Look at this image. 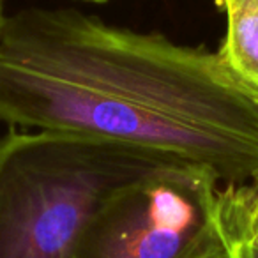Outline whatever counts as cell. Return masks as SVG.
Returning a JSON list of instances; mask_svg holds the SVG:
<instances>
[{"instance_id": "obj_7", "label": "cell", "mask_w": 258, "mask_h": 258, "mask_svg": "<svg viewBox=\"0 0 258 258\" xmlns=\"http://www.w3.org/2000/svg\"><path fill=\"white\" fill-rule=\"evenodd\" d=\"M8 18L9 16L6 15V0H0V36L4 32V27L8 23Z\"/></svg>"}, {"instance_id": "obj_1", "label": "cell", "mask_w": 258, "mask_h": 258, "mask_svg": "<svg viewBox=\"0 0 258 258\" xmlns=\"http://www.w3.org/2000/svg\"><path fill=\"white\" fill-rule=\"evenodd\" d=\"M0 120L147 147L207 166L225 184L258 173V94L219 51L78 9L8 18Z\"/></svg>"}, {"instance_id": "obj_6", "label": "cell", "mask_w": 258, "mask_h": 258, "mask_svg": "<svg viewBox=\"0 0 258 258\" xmlns=\"http://www.w3.org/2000/svg\"><path fill=\"white\" fill-rule=\"evenodd\" d=\"M230 258H258V247L246 244H226Z\"/></svg>"}, {"instance_id": "obj_2", "label": "cell", "mask_w": 258, "mask_h": 258, "mask_svg": "<svg viewBox=\"0 0 258 258\" xmlns=\"http://www.w3.org/2000/svg\"><path fill=\"white\" fill-rule=\"evenodd\" d=\"M177 161L83 135L13 129L0 137V258H75L115 191Z\"/></svg>"}, {"instance_id": "obj_8", "label": "cell", "mask_w": 258, "mask_h": 258, "mask_svg": "<svg viewBox=\"0 0 258 258\" xmlns=\"http://www.w3.org/2000/svg\"><path fill=\"white\" fill-rule=\"evenodd\" d=\"M89 2H106V0H89Z\"/></svg>"}, {"instance_id": "obj_5", "label": "cell", "mask_w": 258, "mask_h": 258, "mask_svg": "<svg viewBox=\"0 0 258 258\" xmlns=\"http://www.w3.org/2000/svg\"><path fill=\"white\" fill-rule=\"evenodd\" d=\"M218 219L226 244L258 247V173L219 187Z\"/></svg>"}, {"instance_id": "obj_4", "label": "cell", "mask_w": 258, "mask_h": 258, "mask_svg": "<svg viewBox=\"0 0 258 258\" xmlns=\"http://www.w3.org/2000/svg\"><path fill=\"white\" fill-rule=\"evenodd\" d=\"M226 15L219 55L232 73L258 94V0H218Z\"/></svg>"}, {"instance_id": "obj_3", "label": "cell", "mask_w": 258, "mask_h": 258, "mask_svg": "<svg viewBox=\"0 0 258 258\" xmlns=\"http://www.w3.org/2000/svg\"><path fill=\"white\" fill-rule=\"evenodd\" d=\"M211 168L177 161L115 191L96 211L75 258H230Z\"/></svg>"}]
</instances>
